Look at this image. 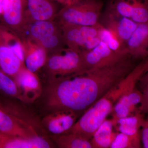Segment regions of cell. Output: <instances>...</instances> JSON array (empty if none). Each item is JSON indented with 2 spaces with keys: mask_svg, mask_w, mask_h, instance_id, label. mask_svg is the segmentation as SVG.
<instances>
[{
  "mask_svg": "<svg viewBox=\"0 0 148 148\" xmlns=\"http://www.w3.org/2000/svg\"><path fill=\"white\" fill-rule=\"evenodd\" d=\"M138 63L130 56L113 65L49 82L48 108L51 112L70 110L81 115L124 79Z\"/></svg>",
  "mask_w": 148,
  "mask_h": 148,
  "instance_id": "6da1fadb",
  "label": "cell"
},
{
  "mask_svg": "<svg viewBox=\"0 0 148 148\" xmlns=\"http://www.w3.org/2000/svg\"><path fill=\"white\" fill-rule=\"evenodd\" d=\"M130 79L128 74L119 84L82 114L67 132L75 133L90 140L107 116L112 113L114 106L127 87Z\"/></svg>",
  "mask_w": 148,
  "mask_h": 148,
  "instance_id": "7a4b0ae2",
  "label": "cell"
},
{
  "mask_svg": "<svg viewBox=\"0 0 148 148\" xmlns=\"http://www.w3.org/2000/svg\"><path fill=\"white\" fill-rule=\"evenodd\" d=\"M49 82L83 73L88 71L82 52L68 48L54 51L48 59Z\"/></svg>",
  "mask_w": 148,
  "mask_h": 148,
  "instance_id": "3957f363",
  "label": "cell"
},
{
  "mask_svg": "<svg viewBox=\"0 0 148 148\" xmlns=\"http://www.w3.org/2000/svg\"><path fill=\"white\" fill-rule=\"evenodd\" d=\"M148 58L141 60L130 73V78L128 85L118 101L114 106L112 121L114 126L120 119L131 116L136 110V107L141 103L143 92L136 87L140 77L148 73Z\"/></svg>",
  "mask_w": 148,
  "mask_h": 148,
  "instance_id": "277c9868",
  "label": "cell"
},
{
  "mask_svg": "<svg viewBox=\"0 0 148 148\" xmlns=\"http://www.w3.org/2000/svg\"><path fill=\"white\" fill-rule=\"evenodd\" d=\"M103 5L102 0H77L59 12L57 14L59 24L96 25L99 23Z\"/></svg>",
  "mask_w": 148,
  "mask_h": 148,
  "instance_id": "5b68a950",
  "label": "cell"
},
{
  "mask_svg": "<svg viewBox=\"0 0 148 148\" xmlns=\"http://www.w3.org/2000/svg\"><path fill=\"white\" fill-rule=\"evenodd\" d=\"M98 23L92 26L60 25L65 44L69 48L80 51L94 48L101 41L98 35Z\"/></svg>",
  "mask_w": 148,
  "mask_h": 148,
  "instance_id": "8992f818",
  "label": "cell"
},
{
  "mask_svg": "<svg viewBox=\"0 0 148 148\" xmlns=\"http://www.w3.org/2000/svg\"><path fill=\"white\" fill-rule=\"evenodd\" d=\"M82 52L88 70L113 65L130 56L128 53L111 50L102 41L91 50Z\"/></svg>",
  "mask_w": 148,
  "mask_h": 148,
  "instance_id": "52a82bcc",
  "label": "cell"
},
{
  "mask_svg": "<svg viewBox=\"0 0 148 148\" xmlns=\"http://www.w3.org/2000/svg\"><path fill=\"white\" fill-rule=\"evenodd\" d=\"M106 9L138 24L148 22V0H109Z\"/></svg>",
  "mask_w": 148,
  "mask_h": 148,
  "instance_id": "ba28073f",
  "label": "cell"
},
{
  "mask_svg": "<svg viewBox=\"0 0 148 148\" xmlns=\"http://www.w3.org/2000/svg\"><path fill=\"white\" fill-rule=\"evenodd\" d=\"M99 23L112 32L125 46L138 24L130 18L120 16L106 8L101 14Z\"/></svg>",
  "mask_w": 148,
  "mask_h": 148,
  "instance_id": "9c48e42d",
  "label": "cell"
},
{
  "mask_svg": "<svg viewBox=\"0 0 148 148\" xmlns=\"http://www.w3.org/2000/svg\"><path fill=\"white\" fill-rule=\"evenodd\" d=\"M80 116L70 110L52 111L43 119L42 123L52 135H60L69 132Z\"/></svg>",
  "mask_w": 148,
  "mask_h": 148,
  "instance_id": "30bf717a",
  "label": "cell"
},
{
  "mask_svg": "<svg viewBox=\"0 0 148 148\" xmlns=\"http://www.w3.org/2000/svg\"><path fill=\"white\" fill-rule=\"evenodd\" d=\"M125 45L130 55L135 60L148 58V22L138 24Z\"/></svg>",
  "mask_w": 148,
  "mask_h": 148,
  "instance_id": "8fae6325",
  "label": "cell"
},
{
  "mask_svg": "<svg viewBox=\"0 0 148 148\" xmlns=\"http://www.w3.org/2000/svg\"><path fill=\"white\" fill-rule=\"evenodd\" d=\"M0 132L24 138L38 135L31 125L0 109Z\"/></svg>",
  "mask_w": 148,
  "mask_h": 148,
  "instance_id": "7c38bea8",
  "label": "cell"
},
{
  "mask_svg": "<svg viewBox=\"0 0 148 148\" xmlns=\"http://www.w3.org/2000/svg\"><path fill=\"white\" fill-rule=\"evenodd\" d=\"M15 82L21 92L23 99L34 101L41 93V86L38 78L34 73L21 69L15 76Z\"/></svg>",
  "mask_w": 148,
  "mask_h": 148,
  "instance_id": "4fadbf2b",
  "label": "cell"
},
{
  "mask_svg": "<svg viewBox=\"0 0 148 148\" xmlns=\"http://www.w3.org/2000/svg\"><path fill=\"white\" fill-rule=\"evenodd\" d=\"M51 147L48 141L39 135L24 138L0 132V148H48Z\"/></svg>",
  "mask_w": 148,
  "mask_h": 148,
  "instance_id": "5bb4252c",
  "label": "cell"
},
{
  "mask_svg": "<svg viewBox=\"0 0 148 148\" xmlns=\"http://www.w3.org/2000/svg\"><path fill=\"white\" fill-rule=\"evenodd\" d=\"M112 120L106 119L94 132L90 139L92 148H108L116 134L114 131Z\"/></svg>",
  "mask_w": 148,
  "mask_h": 148,
  "instance_id": "9a60e30c",
  "label": "cell"
},
{
  "mask_svg": "<svg viewBox=\"0 0 148 148\" xmlns=\"http://www.w3.org/2000/svg\"><path fill=\"white\" fill-rule=\"evenodd\" d=\"M53 0H27V5L32 18L36 21L50 20L56 13Z\"/></svg>",
  "mask_w": 148,
  "mask_h": 148,
  "instance_id": "2e32d148",
  "label": "cell"
},
{
  "mask_svg": "<svg viewBox=\"0 0 148 148\" xmlns=\"http://www.w3.org/2000/svg\"><path fill=\"white\" fill-rule=\"evenodd\" d=\"M145 119L143 114L140 110H136L135 114L118 120L116 125L120 132L141 140L140 129Z\"/></svg>",
  "mask_w": 148,
  "mask_h": 148,
  "instance_id": "e0dca14e",
  "label": "cell"
},
{
  "mask_svg": "<svg viewBox=\"0 0 148 148\" xmlns=\"http://www.w3.org/2000/svg\"><path fill=\"white\" fill-rule=\"evenodd\" d=\"M22 64L8 46L0 47V67L6 75L15 76L21 70Z\"/></svg>",
  "mask_w": 148,
  "mask_h": 148,
  "instance_id": "ac0fdd59",
  "label": "cell"
},
{
  "mask_svg": "<svg viewBox=\"0 0 148 148\" xmlns=\"http://www.w3.org/2000/svg\"><path fill=\"white\" fill-rule=\"evenodd\" d=\"M51 138L59 148H92L89 140L73 132L52 135Z\"/></svg>",
  "mask_w": 148,
  "mask_h": 148,
  "instance_id": "d6986e66",
  "label": "cell"
},
{
  "mask_svg": "<svg viewBox=\"0 0 148 148\" xmlns=\"http://www.w3.org/2000/svg\"><path fill=\"white\" fill-rule=\"evenodd\" d=\"M23 0H3V13L8 24L15 26L21 23L22 18Z\"/></svg>",
  "mask_w": 148,
  "mask_h": 148,
  "instance_id": "ffe728a7",
  "label": "cell"
},
{
  "mask_svg": "<svg viewBox=\"0 0 148 148\" xmlns=\"http://www.w3.org/2000/svg\"><path fill=\"white\" fill-rule=\"evenodd\" d=\"M61 30L60 25L57 26L49 20L36 21L31 27L30 33L34 38L40 41Z\"/></svg>",
  "mask_w": 148,
  "mask_h": 148,
  "instance_id": "44dd1931",
  "label": "cell"
},
{
  "mask_svg": "<svg viewBox=\"0 0 148 148\" xmlns=\"http://www.w3.org/2000/svg\"><path fill=\"white\" fill-rule=\"evenodd\" d=\"M46 59V52L44 49L36 48L25 54L24 62L26 69L35 73L44 65Z\"/></svg>",
  "mask_w": 148,
  "mask_h": 148,
  "instance_id": "7402d4cb",
  "label": "cell"
},
{
  "mask_svg": "<svg viewBox=\"0 0 148 148\" xmlns=\"http://www.w3.org/2000/svg\"><path fill=\"white\" fill-rule=\"evenodd\" d=\"M98 29V35L101 41L105 43L111 50L117 52L128 53L126 46L123 44L112 32L99 23Z\"/></svg>",
  "mask_w": 148,
  "mask_h": 148,
  "instance_id": "603a6c76",
  "label": "cell"
},
{
  "mask_svg": "<svg viewBox=\"0 0 148 148\" xmlns=\"http://www.w3.org/2000/svg\"><path fill=\"white\" fill-rule=\"evenodd\" d=\"M0 90L11 96L23 99L21 92L15 81L0 72Z\"/></svg>",
  "mask_w": 148,
  "mask_h": 148,
  "instance_id": "cb8c5ba5",
  "label": "cell"
},
{
  "mask_svg": "<svg viewBox=\"0 0 148 148\" xmlns=\"http://www.w3.org/2000/svg\"><path fill=\"white\" fill-rule=\"evenodd\" d=\"M141 140L132 138L123 134L118 133L112 143L111 148H139L141 147Z\"/></svg>",
  "mask_w": 148,
  "mask_h": 148,
  "instance_id": "d4e9b609",
  "label": "cell"
},
{
  "mask_svg": "<svg viewBox=\"0 0 148 148\" xmlns=\"http://www.w3.org/2000/svg\"><path fill=\"white\" fill-rule=\"evenodd\" d=\"M14 53L22 63L24 62L25 53L24 49L19 42L14 40L8 45Z\"/></svg>",
  "mask_w": 148,
  "mask_h": 148,
  "instance_id": "484cf974",
  "label": "cell"
},
{
  "mask_svg": "<svg viewBox=\"0 0 148 148\" xmlns=\"http://www.w3.org/2000/svg\"><path fill=\"white\" fill-rule=\"evenodd\" d=\"M142 133L141 134V140L144 148H148V121L144 119L142 123Z\"/></svg>",
  "mask_w": 148,
  "mask_h": 148,
  "instance_id": "4316f807",
  "label": "cell"
},
{
  "mask_svg": "<svg viewBox=\"0 0 148 148\" xmlns=\"http://www.w3.org/2000/svg\"><path fill=\"white\" fill-rule=\"evenodd\" d=\"M54 1H57L58 2L61 3L65 5H68L71 4L75 2L77 0H54Z\"/></svg>",
  "mask_w": 148,
  "mask_h": 148,
  "instance_id": "83f0119b",
  "label": "cell"
},
{
  "mask_svg": "<svg viewBox=\"0 0 148 148\" xmlns=\"http://www.w3.org/2000/svg\"><path fill=\"white\" fill-rule=\"evenodd\" d=\"M3 0H0V14L3 12Z\"/></svg>",
  "mask_w": 148,
  "mask_h": 148,
  "instance_id": "f1b7e54d",
  "label": "cell"
}]
</instances>
